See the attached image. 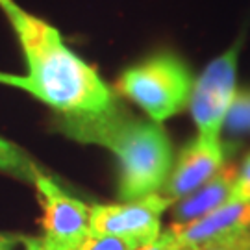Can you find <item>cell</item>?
I'll list each match as a JSON object with an SVG mask.
<instances>
[{
    "label": "cell",
    "mask_w": 250,
    "mask_h": 250,
    "mask_svg": "<svg viewBox=\"0 0 250 250\" xmlns=\"http://www.w3.org/2000/svg\"><path fill=\"white\" fill-rule=\"evenodd\" d=\"M32 184L43 208V249L76 250L91 235V206L39 170Z\"/></svg>",
    "instance_id": "obj_5"
},
{
    "label": "cell",
    "mask_w": 250,
    "mask_h": 250,
    "mask_svg": "<svg viewBox=\"0 0 250 250\" xmlns=\"http://www.w3.org/2000/svg\"><path fill=\"white\" fill-rule=\"evenodd\" d=\"M19 243H22L21 235H15V233H0V250H15Z\"/></svg>",
    "instance_id": "obj_16"
},
{
    "label": "cell",
    "mask_w": 250,
    "mask_h": 250,
    "mask_svg": "<svg viewBox=\"0 0 250 250\" xmlns=\"http://www.w3.org/2000/svg\"><path fill=\"white\" fill-rule=\"evenodd\" d=\"M237 176L235 165H224L204 186L189 193L188 197L176 200L170 208V224H188L208 215L228 202Z\"/></svg>",
    "instance_id": "obj_9"
},
{
    "label": "cell",
    "mask_w": 250,
    "mask_h": 250,
    "mask_svg": "<svg viewBox=\"0 0 250 250\" xmlns=\"http://www.w3.org/2000/svg\"><path fill=\"white\" fill-rule=\"evenodd\" d=\"M224 160L226 146L221 139H208L197 135L180 150L178 160L172 163L169 178L160 193L172 202L188 197L189 193L204 186L208 180L213 178L223 169Z\"/></svg>",
    "instance_id": "obj_7"
},
{
    "label": "cell",
    "mask_w": 250,
    "mask_h": 250,
    "mask_svg": "<svg viewBox=\"0 0 250 250\" xmlns=\"http://www.w3.org/2000/svg\"><path fill=\"white\" fill-rule=\"evenodd\" d=\"M239 46L235 43L204 69L193 83L189 97V109L197 126V135L208 139H221V130L228 109L235 99V74Z\"/></svg>",
    "instance_id": "obj_4"
},
{
    "label": "cell",
    "mask_w": 250,
    "mask_h": 250,
    "mask_svg": "<svg viewBox=\"0 0 250 250\" xmlns=\"http://www.w3.org/2000/svg\"><path fill=\"white\" fill-rule=\"evenodd\" d=\"M58 130L82 143L99 145L119 160L123 202L160 193L172 169V146L161 125L135 119L123 106L93 117H58Z\"/></svg>",
    "instance_id": "obj_2"
},
{
    "label": "cell",
    "mask_w": 250,
    "mask_h": 250,
    "mask_svg": "<svg viewBox=\"0 0 250 250\" xmlns=\"http://www.w3.org/2000/svg\"><path fill=\"white\" fill-rule=\"evenodd\" d=\"M247 200H250V156L245 158L243 165L237 169L235 184L228 202H247Z\"/></svg>",
    "instance_id": "obj_13"
},
{
    "label": "cell",
    "mask_w": 250,
    "mask_h": 250,
    "mask_svg": "<svg viewBox=\"0 0 250 250\" xmlns=\"http://www.w3.org/2000/svg\"><path fill=\"white\" fill-rule=\"evenodd\" d=\"M139 250H174V235L170 228L161 230V233L154 239V241L143 245Z\"/></svg>",
    "instance_id": "obj_15"
},
{
    "label": "cell",
    "mask_w": 250,
    "mask_h": 250,
    "mask_svg": "<svg viewBox=\"0 0 250 250\" xmlns=\"http://www.w3.org/2000/svg\"><path fill=\"white\" fill-rule=\"evenodd\" d=\"M191 250H250V232L237 233V235H230V237H224V239L206 243V245L195 247Z\"/></svg>",
    "instance_id": "obj_14"
},
{
    "label": "cell",
    "mask_w": 250,
    "mask_h": 250,
    "mask_svg": "<svg viewBox=\"0 0 250 250\" xmlns=\"http://www.w3.org/2000/svg\"><path fill=\"white\" fill-rule=\"evenodd\" d=\"M193 83V74L178 56L160 52L128 67L115 89L141 107L152 123L161 125L188 106Z\"/></svg>",
    "instance_id": "obj_3"
},
{
    "label": "cell",
    "mask_w": 250,
    "mask_h": 250,
    "mask_svg": "<svg viewBox=\"0 0 250 250\" xmlns=\"http://www.w3.org/2000/svg\"><path fill=\"white\" fill-rule=\"evenodd\" d=\"M172 204L170 198L154 193L119 204L91 206V235H115L146 245L161 233V217Z\"/></svg>",
    "instance_id": "obj_6"
},
{
    "label": "cell",
    "mask_w": 250,
    "mask_h": 250,
    "mask_svg": "<svg viewBox=\"0 0 250 250\" xmlns=\"http://www.w3.org/2000/svg\"><path fill=\"white\" fill-rule=\"evenodd\" d=\"M22 245H24V250H45L41 239L37 237H22Z\"/></svg>",
    "instance_id": "obj_17"
},
{
    "label": "cell",
    "mask_w": 250,
    "mask_h": 250,
    "mask_svg": "<svg viewBox=\"0 0 250 250\" xmlns=\"http://www.w3.org/2000/svg\"><path fill=\"white\" fill-rule=\"evenodd\" d=\"M24 60L26 74L0 71V83L36 97L60 117H93L121 107L97 69L65 45L62 34L17 0H0Z\"/></svg>",
    "instance_id": "obj_1"
},
{
    "label": "cell",
    "mask_w": 250,
    "mask_h": 250,
    "mask_svg": "<svg viewBox=\"0 0 250 250\" xmlns=\"http://www.w3.org/2000/svg\"><path fill=\"white\" fill-rule=\"evenodd\" d=\"M145 243L115 235H89L76 250H139Z\"/></svg>",
    "instance_id": "obj_12"
},
{
    "label": "cell",
    "mask_w": 250,
    "mask_h": 250,
    "mask_svg": "<svg viewBox=\"0 0 250 250\" xmlns=\"http://www.w3.org/2000/svg\"><path fill=\"white\" fill-rule=\"evenodd\" d=\"M0 169L8 170L28 182H32L34 176L41 170L21 148L2 137H0Z\"/></svg>",
    "instance_id": "obj_10"
},
{
    "label": "cell",
    "mask_w": 250,
    "mask_h": 250,
    "mask_svg": "<svg viewBox=\"0 0 250 250\" xmlns=\"http://www.w3.org/2000/svg\"><path fill=\"white\" fill-rule=\"evenodd\" d=\"M224 126L232 134H249L250 132V89L235 93V99L228 109Z\"/></svg>",
    "instance_id": "obj_11"
},
{
    "label": "cell",
    "mask_w": 250,
    "mask_h": 250,
    "mask_svg": "<svg viewBox=\"0 0 250 250\" xmlns=\"http://www.w3.org/2000/svg\"><path fill=\"white\" fill-rule=\"evenodd\" d=\"M174 250H191L206 243L250 232V200L226 202L188 224H170Z\"/></svg>",
    "instance_id": "obj_8"
}]
</instances>
